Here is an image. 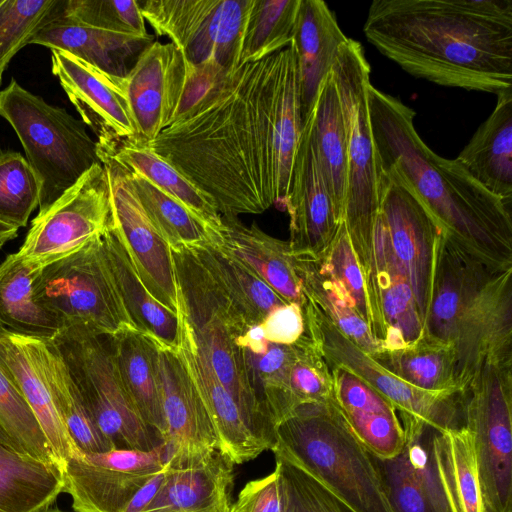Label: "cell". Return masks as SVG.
Returning <instances> with one entry per match:
<instances>
[{
    "instance_id": "e0dca14e",
    "label": "cell",
    "mask_w": 512,
    "mask_h": 512,
    "mask_svg": "<svg viewBox=\"0 0 512 512\" xmlns=\"http://www.w3.org/2000/svg\"><path fill=\"white\" fill-rule=\"evenodd\" d=\"M383 174L379 213L424 324L437 243L443 230L408 185L393 172Z\"/></svg>"
},
{
    "instance_id": "30bf717a",
    "label": "cell",
    "mask_w": 512,
    "mask_h": 512,
    "mask_svg": "<svg viewBox=\"0 0 512 512\" xmlns=\"http://www.w3.org/2000/svg\"><path fill=\"white\" fill-rule=\"evenodd\" d=\"M51 341L65 361L84 405L115 449L150 451L163 443L128 394L109 335L68 329Z\"/></svg>"
},
{
    "instance_id": "1f68e13d",
    "label": "cell",
    "mask_w": 512,
    "mask_h": 512,
    "mask_svg": "<svg viewBox=\"0 0 512 512\" xmlns=\"http://www.w3.org/2000/svg\"><path fill=\"white\" fill-rule=\"evenodd\" d=\"M467 174L507 206L512 205V88L455 159Z\"/></svg>"
},
{
    "instance_id": "cb8c5ba5",
    "label": "cell",
    "mask_w": 512,
    "mask_h": 512,
    "mask_svg": "<svg viewBox=\"0 0 512 512\" xmlns=\"http://www.w3.org/2000/svg\"><path fill=\"white\" fill-rule=\"evenodd\" d=\"M43 341L0 328V363L33 411L62 472L67 460L78 449L59 415L47 382L42 358Z\"/></svg>"
},
{
    "instance_id": "7dc6e473",
    "label": "cell",
    "mask_w": 512,
    "mask_h": 512,
    "mask_svg": "<svg viewBox=\"0 0 512 512\" xmlns=\"http://www.w3.org/2000/svg\"><path fill=\"white\" fill-rule=\"evenodd\" d=\"M39 205V186L26 158L19 152H0V221L25 227Z\"/></svg>"
},
{
    "instance_id": "4dcf8cb0",
    "label": "cell",
    "mask_w": 512,
    "mask_h": 512,
    "mask_svg": "<svg viewBox=\"0 0 512 512\" xmlns=\"http://www.w3.org/2000/svg\"><path fill=\"white\" fill-rule=\"evenodd\" d=\"M101 238L119 293L135 328L159 346L177 350L180 315L161 303L146 287L113 221Z\"/></svg>"
},
{
    "instance_id": "680465c9",
    "label": "cell",
    "mask_w": 512,
    "mask_h": 512,
    "mask_svg": "<svg viewBox=\"0 0 512 512\" xmlns=\"http://www.w3.org/2000/svg\"><path fill=\"white\" fill-rule=\"evenodd\" d=\"M0 442L8 445V446H11V447H14L16 449H18L14 443L9 439V437L0 429ZM19 450V449H18Z\"/></svg>"
},
{
    "instance_id": "2e32d148",
    "label": "cell",
    "mask_w": 512,
    "mask_h": 512,
    "mask_svg": "<svg viewBox=\"0 0 512 512\" xmlns=\"http://www.w3.org/2000/svg\"><path fill=\"white\" fill-rule=\"evenodd\" d=\"M168 464L162 443L150 451L75 452L62 470L74 512H124L136 493Z\"/></svg>"
},
{
    "instance_id": "f1b7e54d",
    "label": "cell",
    "mask_w": 512,
    "mask_h": 512,
    "mask_svg": "<svg viewBox=\"0 0 512 512\" xmlns=\"http://www.w3.org/2000/svg\"><path fill=\"white\" fill-rule=\"evenodd\" d=\"M233 462L220 450L193 465L169 463L163 480L141 512H229Z\"/></svg>"
},
{
    "instance_id": "7a4b0ae2",
    "label": "cell",
    "mask_w": 512,
    "mask_h": 512,
    "mask_svg": "<svg viewBox=\"0 0 512 512\" xmlns=\"http://www.w3.org/2000/svg\"><path fill=\"white\" fill-rule=\"evenodd\" d=\"M363 31L414 77L496 95L512 88V0H375Z\"/></svg>"
},
{
    "instance_id": "4fadbf2b",
    "label": "cell",
    "mask_w": 512,
    "mask_h": 512,
    "mask_svg": "<svg viewBox=\"0 0 512 512\" xmlns=\"http://www.w3.org/2000/svg\"><path fill=\"white\" fill-rule=\"evenodd\" d=\"M302 312L304 331L327 362L354 373L385 397L399 415L420 420L441 432L464 426L463 392H429L416 388L383 368L307 298Z\"/></svg>"
},
{
    "instance_id": "ba28073f",
    "label": "cell",
    "mask_w": 512,
    "mask_h": 512,
    "mask_svg": "<svg viewBox=\"0 0 512 512\" xmlns=\"http://www.w3.org/2000/svg\"><path fill=\"white\" fill-rule=\"evenodd\" d=\"M346 136V190L343 221L361 271L368 266L379 212L381 172L373 140L367 86L370 66L362 45L348 38L331 69Z\"/></svg>"
},
{
    "instance_id": "44dd1931",
    "label": "cell",
    "mask_w": 512,
    "mask_h": 512,
    "mask_svg": "<svg viewBox=\"0 0 512 512\" xmlns=\"http://www.w3.org/2000/svg\"><path fill=\"white\" fill-rule=\"evenodd\" d=\"M52 73L82 121L97 137V148L137 143V128L125 77L108 74L64 51L51 50Z\"/></svg>"
},
{
    "instance_id": "f5cc1de1",
    "label": "cell",
    "mask_w": 512,
    "mask_h": 512,
    "mask_svg": "<svg viewBox=\"0 0 512 512\" xmlns=\"http://www.w3.org/2000/svg\"><path fill=\"white\" fill-rule=\"evenodd\" d=\"M62 13L102 29L146 35L145 19L135 0H63Z\"/></svg>"
},
{
    "instance_id": "db71d44e",
    "label": "cell",
    "mask_w": 512,
    "mask_h": 512,
    "mask_svg": "<svg viewBox=\"0 0 512 512\" xmlns=\"http://www.w3.org/2000/svg\"><path fill=\"white\" fill-rule=\"evenodd\" d=\"M229 512H284L283 492L278 469L248 482L231 504Z\"/></svg>"
},
{
    "instance_id": "ffe728a7",
    "label": "cell",
    "mask_w": 512,
    "mask_h": 512,
    "mask_svg": "<svg viewBox=\"0 0 512 512\" xmlns=\"http://www.w3.org/2000/svg\"><path fill=\"white\" fill-rule=\"evenodd\" d=\"M156 346L168 463L193 465L219 450L216 430L178 351Z\"/></svg>"
},
{
    "instance_id": "7402d4cb",
    "label": "cell",
    "mask_w": 512,
    "mask_h": 512,
    "mask_svg": "<svg viewBox=\"0 0 512 512\" xmlns=\"http://www.w3.org/2000/svg\"><path fill=\"white\" fill-rule=\"evenodd\" d=\"M284 210L290 219L288 243L294 254L319 256L333 241L343 222L315 161L305 125L294 158Z\"/></svg>"
},
{
    "instance_id": "8d00e7d4",
    "label": "cell",
    "mask_w": 512,
    "mask_h": 512,
    "mask_svg": "<svg viewBox=\"0 0 512 512\" xmlns=\"http://www.w3.org/2000/svg\"><path fill=\"white\" fill-rule=\"evenodd\" d=\"M129 172L139 174L171 196L214 229L221 214L211 198L163 157L146 146L124 142L111 148H97Z\"/></svg>"
},
{
    "instance_id": "11a10c76",
    "label": "cell",
    "mask_w": 512,
    "mask_h": 512,
    "mask_svg": "<svg viewBox=\"0 0 512 512\" xmlns=\"http://www.w3.org/2000/svg\"><path fill=\"white\" fill-rule=\"evenodd\" d=\"M264 337L268 342L291 345L304 333L302 307L287 302L272 310L261 322Z\"/></svg>"
},
{
    "instance_id": "e575fe53",
    "label": "cell",
    "mask_w": 512,
    "mask_h": 512,
    "mask_svg": "<svg viewBox=\"0 0 512 512\" xmlns=\"http://www.w3.org/2000/svg\"><path fill=\"white\" fill-rule=\"evenodd\" d=\"M109 337L128 394L142 419L163 439L165 422L155 342L136 329Z\"/></svg>"
},
{
    "instance_id": "f35d334b",
    "label": "cell",
    "mask_w": 512,
    "mask_h": 512,
    "mask_svg": "<svg viewBox=\"0 0 512 512\" xmlns=\"http://www.w3.org/2000/svg\"><path fill=\"white\" fill-rule=\"evenodd\" d=\"M190 249L251 325L261 324L272 310L287 303L250 268L218 245L208 242Z\"/></svg>"
},
{
    "instance_id": "c3c4849f",
    "label": "cell",
    "mask_w": 512,
    "mask_h": 512,
    "mask_svg": "<svg viewBox=\"0 0 512 512\" xmlns=\"http://www.w3.org/2000/svg\"><path fill=\"white\" fill-rule=\"evenodd\" d=\"M60 0L0 1V84L16 53L53 14Z\"/></svg>"
},
{
    "instance_id": "603a6c76",
    "label": "cell",
    "mask_w": 512,
    "mask_h": 512,
    "mask_svg": "<svg viewBox=\"0 0 512 512\" xmlns=\"http://www.w3.org/2000/svg\"><path fill=\"white\" fill-rule=\"evenodd\" d=\"M62 1L29 44L64 51L108 74L125 77L129 64L154 41L149 33L117 32L75 21L62 13Z\"/></svg>"
},
{
    "instance_id": "d590c367",
    "label": "cell",
    "mask_w": 512,
    "mask_h": 512,
    "mask_svg": "<svg viewBox=\"0 0 512 512\" xmlns=\"http://www.w3.org/2000/svg\"><path fill=\"white\" fill-rule=\"evenodd\" d=\"M35 272L17 252L0 263V328L22 336L53 340L61 328L34 297Z\"/></svg>"
},
{
    "instance_id": "9a60e30c",
    "label": "cell",
    "mask_w": 512,
    "mask_h": 512,
    "mask_svg": "<svg viewBox=\"0 0 512 512\" xmlns=\"http://www.w3.org/2000/svg\"><path fill=\"white\" fill-rule=\"evenodd\" d=\"M111 222L109 183L100 163L34 218L17 254L34 269H41L101 235Z\"/></svg>"
},
{
    "instance_id": "6f0895ef",
    "label": "cell",
    "mask_w": 512,
    "mask_h": 512,
    "mask_svg": "<svg viewBox=\"0 0 512 512\" xmlns=\"http://www.w3.org/2000/svg\"><path fill=\"white\" fill-rule=\"evenodd\" d=\"M19 228L0 221V248L18 235Z\"/></svg>"
},
{
    "instance_id": "d4e9b609",
    "label": "cell",
    "mask_w": 512,
    "mask_h": 512,
    "mask_svg": "<svg viewBox=\"0 0 512 512\" xmlns=\"http://www.w3.org/2000/svg\"><path fill=\"white\" fill-rule=\"evenodd\" d=\"M180 319L177 351L206 405L218 437V449L234 465L256 458L266 449L248 428L235 400L218 379L182 315Z\"/></svg>"
},
{
    "instance_id": "8fae6325",
    "label": "cell",
    "mask_w": 512,
    "mask_h": 512,
    "mask_svg": "<svg viewBox=\"0 0 512 512\" xmlns=\"http://www.w3.org/2000/svg\"><path fill=\"white\" fill-rule=\"evenodd\" d=\"M512 358L485 363L464 391L484 512H512Z\"/></svg>"
},
{
    "instance_id": "60d3db41",
    "label": "cell",
    "mask_w": 512,
    "mask_h": 512,
    "mask_svg": "<svg viewBox=\"0 0 512 512\" xmlns=\"http://www.w3.org/2000/svg\"><path fill=\"white\" fill-rule=\"evenodd\" d=\"M302 293L352 342L370 355L380 350L368 325L353 304L331 278L320 260L311 255L295 254Z\"/></svg>"
},
{
    "instance_id": "9f6ffc18",
    "label": "cell",
    "mask_w": 512,
    "mask_h": 512,
    "mask_svg": "<svg viewBox=\"0 0 512 512\" xmlns=\"http://www.w3.org/2000/svg\"><path fill=\"white\" fill-rule=\"evenodd\" d=\"M166 468L159 472L158 474H156L153 478H151L136 493V495L132 498L124 512H141L145 508V506L151 501V499L157 492L163 480Z\"/></svg>"
},
{
    "instance_id": "bcb514c9",
    "label": "cell",
    "mask_w": 512,
    "mask_h": 512,
    "mask_svg": "<svg viewBox=\"0 0 512 512\" xmlns=\"http://www.w3.org/2000/svg\"><path fill=\"white\" fill-rule=\"evenodd\" d=\"M0 429L19 450L57 466L33 411L1 363Z\"/></svg>"
},
{
    "instance_id": "7bdbcfd3",
    "label": "cell",
    "mask_w": 512,
    "mask_h": 512,
    "mask_svg": "<svg viewBox=\"0 0 512 512\" xmlns=\"http://www.w3.org/2000/svg\"><path fill=\"white\" fill-rule=\"evenodd\" d=\"M127 173L146 214L172 249L192 248L211 241L214 228L143 176Z\"/></svg>"
},
{
    "instance_id": "b9f144b4",
    "label": "cell",
    "mask_w": 512,
    "mask_h": 512,
    "mask_svg": "<svg viewBox=\"0 0 512 512\" xmlns=\"http://www.w3.org/2000/svg\"><path fill=\"white\" fill-rule=\"evenodd\" d=\"M242 349L253 397L264 417L276 428L296 407L289 389L294 346L268 342L259 353Z\"/></svg>"
},
{
    "instance_id": "83f0119b",
    "label": "cell",
    "mask_w": 512,
    "mask_h": 512,
    "mask_svg": "<svg viewBox=\"0 0 512 512\" xmlns=\"http://www.w3.org/2000/svg\"><path fill=\"white\" fill-rule=\"evenodd\" d=\"M303 128L297 57L292 43L271 55V134L274 194L284 210Z\"/></svg>"
},
{
    "instance_id": "ac0fdd59",
    "label": "cell",
    "mask_w": 512,
    "mask_h": 512,
    "mask_svg": "<svg viewBox=\"0 0 512 512\" xmlns=\"http://www.w3.org/2000/svg\"><path fill=\"white\" fill-rule=\"evenodd\" d=\"M98 156L107 173L114 227L146 287L161 303L179 315L171 247L146 214L127 171L111 158Z\"/></svg>"
},
{
    "instance_id": "f546056e",
    "label": "cell",
    "mask_w": 512,
    "mask_h": 512,
    "mask_svg": "<svg viewBox=\"0 0 512 512\" xmlns=\"http://www.w3.org/2000/svg\"><path fill=\"white\" fill-rule=\"evenodd\" d=\"M347 39L324 1L301 0L291 43L297 57L303 125Z\"/></svg>"
},
{
    "instance_id": "5bb4252c",
    "label": "cell",
    "mask_w": 512,
    "mask_h": 512,
    "mask_svg": "<svg viewBox=\"0 0 512 512\" xmlns=\"http://www.w3.org/2000/svg\"><path fill=\"white\" fill-rule=\"evenodd\" d=\"M145 20L194 66L229 69L239 53L253 0L139 1Z\"/></svg>"
},
{
    "instance_id": "91938a15",
    "label": "cell",
    "mask_w": 512,
    "mask_h": 512,
    "mask_svg": "<svg viewBox=\"0 0 512 512\" xmlns=\"http://www.w3.org/2000/svg\"><path fill=\"white\" fill-rule=\"evenodd\" d=\"M45 512H69V511H66V510H62L58 507H55V506H52L51 508H49L47 511ZM74 512V511H73Z\"/></svg>"
},
{
    "instance_id": "8992f818",
    "label": "cell",
    "mask_w": 512,
    "mask_h": 512,
    "mask_svg": "<svg viewBox=\"0 0 512 512\" xmlns=\"http://www.w3.org/2000/svg\"><path fill=\"white\" fill-rule=\"evenodd\" d=\"M179 314L215 374L235 400L252 434L266 450L276 443L275 427L260 411L248 384L240 339L252 326L190 248L172 249Z\"/></svg>"
},
{
    "instance_id": "f907efd6",
    "label": "cell",
    "mask_w": 512,
    "mask_h": 512,
    "mask_svg": "<svg viewBox=\"0 0 512 512\" xmlns=\"http://www.w3.org/2000/svg\"><path fill=\"white\" fill-rule=\"evenodd\" d=\"M317 258L371 331L372 317L366 285L344 221L333 241Z\"/></svg>"
},
{
    "instance_id": "9c48e42d",
    "label": "cell",
    "mask_w": 512,
    "mask_h": 512,
    "mask_svg": "<svg viewBox=\"0 0 512 512\" xmlns=\"http://www.w3.org/2000/svg\"><path fill=\"white\" fill-rule=\"evenodd\" d=\"M101 235L35 272L34 297L56 318L61 331L78 329L111 336L136 329L116 285Z\"/></svg>"
},
{
    "instance_id": "681fc988",
    "label": "cell",
    "mask_w": 512,
    "mask_h": 512,
    "mask_svg": "<svg viewBox=\"0 0 512 512\" xmlns=\"http://www.w3.org/2000/svg\"><path fill=\"white\" fill-rule=\"evenodd\" d=\"M289 389L296 407L333 400V379L327 360L305 333L293 343Z\"/></svg>"
},
{
    "instance_id": "f6af8a7d",
    "label": "cell",
    "mask_w": 512,
    "mask_h": 512,
    "mask_svg": "<svg viewBox=\"0 0 512 512\" xmlns=\"http://www.w3.org/2000/svg\"><path fill=\"white\" fill-rule=\"evenodd\" d=\"M436 443L455 512H484L470 431L465 426L437 430Z\"/></svg>"
},
{
    "instance_id": "52a82bcc",
    "label": "cell",
    "mask_w": 512,
    "mask_h": 512,
    "mask_svg": "<svg viewBox=\"0 0 512 512\" xmlns=\"http://www.w3.org/2000/svg\"><path fill=\"white\" fill-rule=\"evenodd\" d=\"M0 116L16 132L39 186V212H46L94 165L97 143L82 120L53 106L12 79L0 91Z\"/></svg>"
},
{
    "instance_id": "7c38bea8",
    "label": "cell",
    "mask_w": 512,
    "mask_h": 512,
    "mask_svg": "<svg viewBox=\"0 0 512 512\" xmlns=\"http://www.w3.org/2000/svg\"><path fill=\"white\" fill-rule=\"evenodd\" d=\"M226 69L191 64L171 42L153 41L125 76V90L137 128L147 145L183 116Z\"/></svg>"
},
{
    "instance_id": "836d02e7",
    "label": "cell",
    "mask_w": 512,
    "mask_h": 512,
    "mask_svg": "<svg viewBox=\"0 0 512 512\" xmlns=\"http://www.w3.org/2000/svg\"><path fill=\"white\" fill-rule=\"evenodd\" d=\"M63 491L55 464L0 442V512H45Z\"/></svg>"
},
{
    "instance_id": "484cf974",
    "label": "cell",
    "mask_w": 512,
    "mask_h": 512,
    "mask_svg": "<svg viewBox=\"0 0 512 512\" xmlns=\"http://www.w3.org/2000/svg\"><path fill=\"white\" fill-rule=\"evenodd\" d=\"M327 363L333 402L356 437L378 458L398 455L405 445V432L395 407L348 369Z\"/></svg>"
},
{
    "instance_id": "ab89813d",
    "label": "cell",
    "mask_w": 512,
    "mask_h": 512,
    "mask_svg": "<svg viewBox=\"0 0 512 512\" xmlns=\"http://www.w3.org/2000/svg\"><path fill=\"white\" fill-rule=\"evenodd\" d=\"M42 358L56 408L76 448L84 453L115 449L84 405L65 361L51 340L43 341Z\"/></svg>"
},
{
    "instance_id": "277c9868",
    "label": "cell",
    "mask_w": 512,
    "mask_h": 512,
    "mask_svg": "<svg viewBox=\"0 0 512 512\" xmlns=\"http://www.w3.org/2000/svg\"><path fill=\"white\" fill-rule=\"evenodd\" d=\"M423 334L451 346L463 392L485 363L512 358V266L442 231Z\"/></svg>"
},
{
    "instance_id": "6da1fadb",
    "label": "cell",
    "mask_w": 512,
    "mask_h": 512,
    "mask_svg": "<svg viewBox=\"0 0 512 512\" xmlns=\"http://www.w3.org/2000/svg\"><path fill=\"white\" fill-rule=\"evenodd\" d=\"M144 146L191 180L221 215L269 209L275 202L271 56L226 69L196 104Z\"/></svg>"
},
{
    "instance_id": "74e56055",
    "label": "cell",
    "mask_w": 512,
    "mask_h": 512,
    "mask_svg": "<svg viewBox=\"0 0 512 512\" xmlns=\"http://www.w3.org/2000/svg\"><path fill=\"white\" fill-rule=\"evenodd\" d=\"M404 382L429 392H463L450 345L422 335L416 341L371 355Z\"/></svg>"
},
{
    "instance_id": "816d5d0a",
    "label": "cell",
    "mask_w": 512,
    "mask_h": 512,
    "mask_svg": "<svg viewBox=\"0 0 512 512\" xmlns=\"http://www.w3.org/2000/svg\"><path fill=\"white\" fill-rule=\"evenodd\" d=\"M281 479L284 512H354L312 476L275 455Z\"/></svg>"
},
{
    "instance_id": "5b68a950",
    "label": "cell",
    "mask_w": 512,
    "mask_h": 512,
    "mask_svg": "<svg viewBox=\"0 0 512 512\" xmlns=\"http://www.w3.org/2000/svg\"><path fill=\"white\" fill-rule=\"evenodd\" d=\"M275 434L274 455L312 476L354 512H393L373 454L333 400L298 405Z\"/></svg>"
},
{
    "instance_id": "ee69618b",
    "label": "cell",
    "mask_w": 512,
    "mask_h": 512,
    "mask_svg": "<svg viewBox=\"0 0 512 512\" xmlns=\"http://www.w3.org/2000/svg\"><path fill=\"white\" fill-rule=\"evenodd\" d=\"M301 0H253L241 41L239 64L254 63L292 42Z\"/></svg>"
},
{
    "instance_id": "3957f363",
    "label": "cell",
    "mask_w": 512,
    "mask_h": 512,
    "mask_svg": "<svg viewBox=\"0 0 512 512\" xmlns=\"http://www.w3.org/2000/svg\"><path fill=\"white\" fill-rule=\"evenodd\" d=\"M367 99L382 174L393 172L408 185L452 239L486 260L512 266L511 207L455 159L432 151L417 133L412 108L371 83Z\"/></svg>"
},
{
    "instance_id": "d6986e66",
    "label": "cell",
    "mask_w": 512,
    "mask_h": 512,
    "mask_svg": "<svg viewBox=\"0 0 512 512\" xmlns=\"http://www.w3.org/2000/svg\"><path fill=\"white\" fill-rule=\"evenodd\" d=\"M405 445L393 458L374 456L393 512H455L443 473L436 429L399 415Z\"/></svg>"
},
{
    "instance_id": "4316f807",
    "label": "cell",
    "mask_w": 512,
    "mask_h": 512,
    "mask_svg": "<svg viewBox=\"0 0 512 512\" xmlns=\"http://www.w3.org/2000/svg\"><path fill=\"white\" fill-rule=\"evenodd\" d=\"M210 242L250 268L287 302L302 307L301 279L288 241L266 234L255 223L246 225L237 216L221 215V225L212 230Z\"/></svg>"
},
{
    "instance_id": "d6a6232c",
    "label": "cell",
    "mask_w": 512,
    "mask_h": 512,
    "mask_svg": "<svg viewBox=\"0 0 512 512\" xmlns=\"http://www.w3.org/2000/svg\"><path fill=\"white\" fill-rule=\"evenodd\" d=\"M304 125L315 161L340 217L346 190V136L339 96L330 72L324 79ZM303 125V126H304Z\"/></svg>"
}]
</instances>
